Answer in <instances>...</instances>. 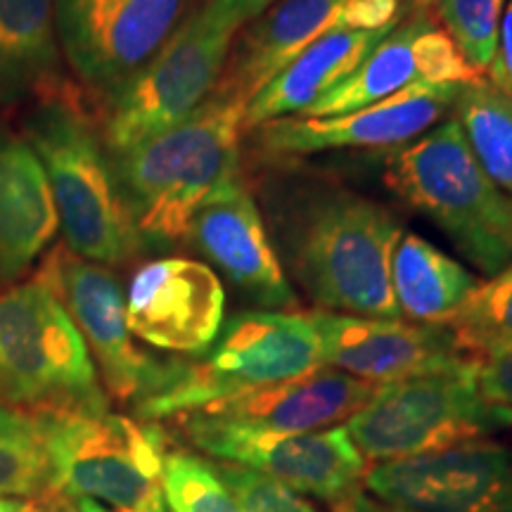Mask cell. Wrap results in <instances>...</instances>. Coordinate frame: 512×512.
<instances>
[{
    "instance_id": "4dcf8cb0",
    "label": "cell",
    "mask_w": 512,
    "mask_h": 512,
    "mask_svg": "<svg viewBox=\"0 0 512 512\" xmlns=\"http://www.w3.org/2000/svg\"><path fill=\"white\" fill-rule=\"evenodd\" d=\"M475 377L486 401L512 411V347L477 358Z\"/></svg>"
},
{
    "instance_id": "e575fe53",
    "label": "cell",
    "mask_w": 512,
    "mask_h": 512,
    "mask_svg": "<svg viewBox=\"0 0 512 512\" xmlns=\"http://www.w3.org/2000/svg\"><path fill=\"white\" fill-rule=\"evenodd\" d=\"M332 512H392L389 508H384V505L380 501H375L373 496L370 494H358L351 498V501H347L344 505H339V508H335Z\"/></svg>"
},
{
    "instance_id": "d6986e66",
    "label": "cell",
    "mask_w": 512,
    "mask_h": 512,
    "mask_svg": "<svg viewBox=\"0 0 512 512\" xmlns=\"http://www.w3.org/2000/svg\"><path fill=\"white\" fill-rule=\"evenodd\" d=\"M482 79L460 55L430 12H408L373 48L361 67L313 102L304 117H337L361 110L411 86H441Z\"/></svg>"
},
{
    "instance_id": "ba28073f",
    "label": "cell",
    "mask_w": 512,
    "mask_h": 512,
    "mask_svg": "<svg viewBox=\"0 0 512 512\" xmlns=\"http://www.w3.org/2000/svg\"><path fill=\"white\" fill-rule=\"evenodd\" d=\"M36 420L57 491L117 512H169L162 494L169 437L155 422L110 411Z\"/></svg>"
},
{
    "instance_id": "7a4b0ae2",
    "label": "cell",
    "mask_w": 512,
    "mask_h": 512,
    "mask_svg": "<svg viewBox=\"0 0 512 512\" xmlns=\"http://www.w3.org/2000/svg\"><path fill=\"white\" fill-rule=\"evenodd\" d=\"M247 102L211 93L169 131L110 155L119 190L145 247L188 242L197 211L242 171Z\"/></svg>"
},
{
    "instance_id": "5b68a950",
    "label": "cell",
    "mask_w": 512,
    "mask_h": 512,
    "mask_svg": "<svg viewBox=\"0 0 512 512\" xmlns=\"http://www.w3.org/2000/svg\"><path fill=\"white\" fill-rule=\"evenodd\" d=\"M0 403L29 418L110 411L79 328L41 280L0 294Z\"/></svg>"
},
{
    "instance_id": "74e56055",
    "label": "cell",
    "mask_w": 512,
    "mask_h": 512,
    "mask_svg": "<svg viewBox=\"0 0 512 512\" xmlns=\"http://www.w3.org/2000/svg\"><path fill=\"white\" fill-rule=\"evenodd\" d=\"M403 3L408 5V8H413V12H430L437 8L439 0H403Z\"/></svg>"
},
{
    "instance_id": "277c9868",
    "label": "cell",
    "mask_w": 512,
    "mask_h": 512,
    "mask_svg": "<svg viewBox=\"0 0 512 512\" xmlns=\"http://www.w3.org/2000/svg\"><path fill=\"white\" fill-rule=\"evenodd\" d=\"M382 183L486 278L512 264V197L486 176L453 114L380 155Z\"/></svg>"
},
{
    "instance_id": "6da1fadb",
    "label": "cell",
    "mask_w": 512,
    "mask_h": 512,
    "mask_svg": "<svg viewBox=\"0 0 512 512\" xmlns=\"http://www.w3.org/2000/svg\"><path fill=\"white\" fill-rule=\"evenodd\" d=\"M259 209L280 266L318 311L399 320L392 254L403 226L392 209L328 178L266 174Z\"/></svg>"
},
{
    "instance_id": "52a82bcc",
    "label": "cell",
    "mask_w": 512,
    "mask_h": 512,
    "mask_svg": "<svg viewBox=\"0 0 512 512\" xmlns=\"http://www.w3.org/2000/svg\"><path fill=\"white\" fill-rule=\"evenodd\" d=\"M475 368L467 358L456 368L380 384L344 425L363 460L373 467L427 456L512 427V411L479 392Z\"/></svg>"
},
{
    "instance_id": "8fae6325",
    "label": "cell",
    "mask_w": 512,
    "mask_h": 512,
    "mask_svg": "<svg viewBox=\"0 0 512 512\" xmlns=\"http://www.w3.org/2000/svg\"><path fill=\"white\" fill-rule=\"evenodd\" d=\"M36 280L72 316L110 396L136 408L169 382L174 361H157L138 347L128 330L126 294L110 268L60 245L43 259Z\"/></svg>"
},
{
    "instance_id": "9c48e42d",
    "label": "cell",
    "mask_w": 512,
    "mask_h": 512,
    "mask_svg": "<svg viewBox=\"0 0 512 512\" xmlns=\"http://www.w3.org/2000/svg\"><path fill=\"white\" fill-rule=\"evenodd\" d=\"M235 36L197 0L162 50L105 98L100 136L107 152L124 155L202 107L219 86Z\"/></svg>"
},
{
    "instance_id": "f546056e",
    "label": "cell",
    "mask_w": 512,
    "mask_h": 512,
    "mask_svg": "<svg viewBox=\"0 0 512 512\" xmlns=\"http://www.w3.org/2000/svg\"><path fill=\"white\" fill-rule=\"evenodd\" d=\"M214 465L242 512H316L302 494L278 479L233 463L216 460Z\"/></svg>"
},
{
    "instance_id": "8d00e7d4",
    "label": "cell",
    "mask_w": 512,
    "mask_h": 512,
    "mask_svg": "<svg viewBox=\"0 0 512 512\" xmlns=\"http://www.w3.org/2000/svg\"><path fill=\"white\" fill-rule=\"evenodd\" d=\"M0 512H29V501H24V498H0Z\"/></svg>"
},
{
    "instance_id": "4316f807",
    "label": "cell",
    "mask_w": 512,
    "mask_h": 512,
    "mask_svg": "<svg viewBox=\"0 0 512 512\" xmlns=\"http://www.w3.org/2000/svg\"><path fill=\"white\" fill-rule=\"evenodd\" d=\"M55 491L43 427L0 403V498H38Z\"/></svg>"
},
{
    "instance_id": "d590c367",
    "label": "cell",
    "mask_w": 512,
    "mask_h": 512,
    "mask_svg": "<svg viewBox=\"0 0 512 512\" xmlns=\"http://www.w3.org/2000/svg\"><path fill=\"white\" fill-rule=\"evenodd\" d=\"M76 512H112L110 508H105V505L93 501V498H72Z\"/></svg>"
},
{
    "instance_id": "cb8c5ba5",
    "label": "cell",
    "mask_w": 512,
    "mask_h": 512,
    "mask_svg": "<svg viewBox=\"0 0 512 512\" xmlns=\"http://www.w3.org/2000/svg\"><path fill=\"white\" fill-rule=\"evenodd\" d=\"M477 285V275L460 261L403 230L392 254V292L401 316L418 325H444Z\"/></svg>"
},
{
    "instance_id": "2e32d148",
    "label": "cell",
    "mask_w": 512,
    "mask_h": 512,
    "mask_svg": "<svg viewBox=\"0 0 512 512\" xmlns=\"http://www.w3.org/2000/svg\"><path fill=\"white\" fill-rule=\"evenodd\" d=\"M226 292L204 261L157 259L133 273L126 292V320L133 337L183 356H202L219 337Z\"/></svg>"
},
{
    "instance_id": "83f0119b",
    "label": "cell",
    "mask_w": 512,
    "mask_h": 512,
    "mask_svg": "<svg viewBox=\"0 0 512 512\" xmlns=\"http://www.w3.org/2000/svg\"><path fill=\"white\" fill-rule=\"evenodd\" d=\"M162 494L171 512H242L216 465L181 448L166 451Z\"/></svg>"
},
{
    "instance_id": "5bb4252c",
    "label": "cell",
    "mask_w": 512,
    "mask_h": 512,
    "mask_svg": "<svg viewBox=\"0 0 512 512\" xmlns=\"http://www.w3.org/2000/svg\"><path fill=\"white\" fill-rule=\"evenodd\" d=\"M366 489L392 512H512V446L477 439L373 465Z\"/></svg>"
},
{
    "instance_id": "f1b7e54d",
    "label": "cell",
    "mask_w": 512,
    "mask_h": 512,
    "mask_svg": "<svg viewBox=\"0 0 512 512\" xmlns=\"http://www.w3.org/2000/svg\"><path fill=\"white\" fill-rule=\"evenodd\" d=\"M505 10V0H439V24L456 43L460 55L479 76H486L496 55L498 29Z\"/></svg>"
},
{
    "instance_id": "ac0fdd59",
    "label": "cell",
    "mask_w": 512,
    "mask_h": 512,
    "mask_svg": "<svg viewBox=\"0 0 512 512\" xmlns=\"http://www.w3.org/2000/svg\"><path fill=\"white\" fill-rule=\"evenodd\" d=\"M188 242L254 306L297 309V292L280 266L259 200L242 171L197 211Z\"/></svg>"
},
{
    "instance_id": "836d02e7",
    "label": "cell",
    "mask_w": 512,
    "mask_h": 512,
    "mask_svg": "<svg viewBox=\"0 0 512 512\" xmlns=\"http://www.w3.org/2000/svg\"><path fill=\"white\" fill-rule=\"evenodd\" d=\"M29 512H76L72 498L62 491H48V494L31 498Z\"/></svg>"
},
{
    "instance_id": "484cf974",
    "label": "cell",
    "mask_w": 512,
    "mask_h": 512,
    "mask_svg": "<svg viewBox=\"0 0 512 512\" xmlns=\"http://www.w3.org/2000/svg\"><path fill=\"white\" fill-rule=\"evenodd\" d=\"M444 328L458 354L472 361L512 347V264L467 294Z\"/></svg>"
},
{
    "instance_id": "9a60e30c",
    "label": "cell",
    "mask_w": 512,
    "mask_h": 512,
    "mask_svg": "<svg viewBox=\"0 0 512 512\" xmlns=\"http://www.w3.org/2000/svg\"><path fill=\"white\" fill-rule=\"evenodd\" d=\"M463 83L411 86L375 105L337 117H283L256 126V152L268 162L323 155L335 150H394L425 136L453 112Z\"/></svg>"
},
{
    "instance_id": "ffe728a7",
    "label": "cell",
    "mask_w": 512,
    "mask_h": 512,
    "mask_svg": "<svg viewBox=\"0 0 512 512\" xmlns=\"http://www.w3.org/2000/svg\"><path fill=\"white\" fill-rule=\"evenodd\" d=\"M375 389V384L320 366L294 380L216 401L192 413L249 432H318L347 425L370 401Z\"/></svg>"
},
{
    "instance_id": "e0dca14e",
    "label": "cell",
    "mask_w": 512,
    "mask_h": 512,
    "mask_svg": "<svg viewBox=\"0 0 512 512\" xmlns=\"http://www.w3.org/2000/svg\"><path fill=\"white\" fill-rule=\"evenodd\" d=\"M318 339L320 363L375 387L437 373L467 361L444 325H418L344 313H306Z\"/></svg>"
},
{
    "instance_id": "44dd1931",
    "label": "cell",
    "mask_w": 512,
    "mask_h": 512,
    "mask_svg": "<svg viewBox=\"0 0 512 512\" xmlns=\"http://www.w3.org/2000/svg\"><path fill=\"white\" fill-rule=\"evenodd\" d=\"M60 219L46 171L22 133L0 124V283H12L53 245Z\"/></svg>"
},
{
    "instance_id": "d6a6232c",
    "label": "cell",
    "mask_w": 512,
    "mask_h": 512,
    "mask_svg": "<svg viewBox=\"0 0 512 512\" xmlns=\"http://www.w3.org/2000/svg\"><path fill=\"white\" fill-rule=\"evenodd\" d=\"M486 79L501 88V91L512 95V0L503 10L501 29H498L496 55L489 72H486Z\"/></svg>"
},
{
    "instance_id": "30bf717a",
    "label": "cell",
    "mask_w": 512,
    "mask_h": 512,
    "mask_svg": "<svg viewBox=\"0 0 512 512\" xmlns=\"http://www.w3.org/2000/svg\"><path fill=\"white\" fill-rule=\"evenodd\" d=\"M174 420L181 437L209 458L278 479L332 510L361 494L366 486L368 463L344 425L318 432L273 434L238 430L200 413H185Z\"/></svg>"
},
{
    "instance_id": "1f68e13d",
    "label": "cell",
    "mask_w": 512,
    "mask_h": 512,
    "mask_svg": "<svg viewBox=\"0 0 512 512\" xmlns=\"http://www.w3.org/2000/svg\"><path fill=\"white\" fill-rule=\"evenodd\" d=\"M200 3L211 15L219 17L223 24H228L230 29H235L240 34L249 22L264 15L278 0H200Z\"/></svg>"
},
{
    "instance_id": "3957f363",
    "label": "cell",
    "mask_w": 512,
    "mask_h": 512,
    "mask_svg": "<svg viewBox=\"0 0 512 512\" xmlns=\"http://www.w3.org/2000/svg\"><path fill=\"white\" fill-rule=\"evenodd\" d=\"M22 136L46 171L64 240L74 254L100 266H121L145 252L100 126L79 93L57 83L38 95L24 114Z\"/></svg>"
},
{
    "instance_id": "603a6c76",
    "label": "cell",
    "mask_w": 512,
    "mask_h": 512,
    "mask_svg": "<svg viewBox=\"0 0 512 512\" xmlns=\"http://www.w3.org/2000/svg\"><path fill=\"white\" fill-rule=\"evenodd\" d=\"M57 67L55 0H0V102L50 91Z\"/></svg>"
},
{
    "instance_id": "4fadbf2b",
    "label": "cell",
    "mask_w": 512,
    "mask_h": 512,
    "mask_svg": "<svg viewBox=\"0 0 512 512\" xmlns=\"http://www.w3.org/2000/svg\"><path fill=\"white\" fill-rule=\"evenodd\" d=\"M403 17V0H278L235 36L214 93L249 102L332 31L392 29Z\"/></svg>"
},
{
    "instance_id": "7c38bea8",
    "label": "cell",
    "mask_w": 512,
    "mask_h": 512,
    "mask_svg": "<svg viewBox=\"0 0 512 512\" xmlns=\"http://www.w3.org/2000/svg\"><path fill=\"white\" fill-rule=\"evenodd\" d=\"M195 0H55L57 46L88 91L110 98L155 57Z\"/></svg>"
},
{
    "instance_id": "8992f818",
    "label": "cell",
    "mask_w": 512,
    "mask_h": 512,
    "mask_svg": "<svg viewBox=\"0 0 512 512\" xmlns=\"http://www.w3.org/2000/svg\"><path fill=\"white\" fill-rule=\"evenodd\" d=\"M320 366L318 339L306 313L242 311L223 320L219 337L202 356L174 361L169 382L138 403L136 413L147 422L178 418Z\"/></svg>"
},
{
    "instance_id": "d4e9b609",
    "label": "cell",
    "mask_w": 512,
    "mask_h": 512,
    "mask_svg": "<svg viewBox=\"0 0 512 512\" xmlns=\"http://www.w3.org/2000/svg\"><path fill=\"white\" fill-rule=\"evenodd\" d=\"M451 114L486 176L512 197V95L482 76L460 86Z\"/></svg>"
},
{
    "instance_id": "7402d4cb",
    "label": "cell",
    "mask_w": 512,
    "mask_h": 512,
    "mask_svg": "<svg viewBox=\"0 0 512 512\" xmlns=\"http://www.w3.org/2000/svg\"><path fill=\"white\" fill-rule=\"evenodd\" d=\"M394 29V27H392ZM392 29L380 31H332L306 48L297 60L268 81L245 107V136L266 121L304 117L313 102L328 95L347 76L361 67L373 48Z\"/></svg>"
}]
</instances>
